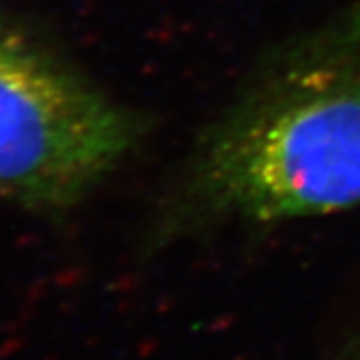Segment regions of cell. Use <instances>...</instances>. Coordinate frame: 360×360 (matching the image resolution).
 <instances>
[{"mask_svg": "<svg viewBox=\"0 0 360 360\" xmlns=\"http://www.w3.org/2000/svg\"><path fill=\"white\" fill-rule=\"evenodd\" d=\"M360 205V0L283 44L196 136L162 200L160 245Z\"/></svg>", "mask_w": 360, "mask_h": 360, "instance_id": "cell-1", "label": "cell"}, {"mask_svg": "<svg viewBox=\"0 0 360 360\" xmlns=\"http://www.w3.org/2000/svg\"><path fill=\"white\" fill-rule=\"evenodd\" d=\"M134 112L0 26V193L65 208L132 153Z\"/></svg>", "mask_w": 360, "mask_h": 360, "instance_id": "cell-2", "label": "cell"}, {"mask_svg": "<svg viewBox=\"0 0 360 360\" xmlns=\"http://www.w3.org/2000/svg\"><path fill=\"white\" fill-rule=\"evenodd\" d=\"M342 360H360V333L352 338V342L347 347Z\"/></svg>", "mask_w": 360, "mask_h": 360, "instance_id": "cell-3", "label": "cell"}]
</instances>
